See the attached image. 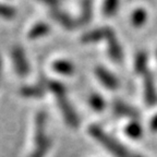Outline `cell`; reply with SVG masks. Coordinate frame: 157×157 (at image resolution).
<instances>
[{
  "label": "cell",
  "instance_id": "obj_1",
  "mask_svg": "<svg viewBox=\"0 0 157 157\" xmlns=\"http://www.w3.org/2000/svg\"><path fill=\"white\" fill-rule=\"evenodd\" d=\"M88 134L98 142L107 152L110 153L115 157H133L134 153L130 152L128 147L121 142L111 136L109 133L104 131L101 127L97 124H92L88 127Z\"/></svg>",
  "mask_w": 157,
  "mask_h": 157
},
{
  "label": "cell",
  "instance_id": "obj_2",
  "mask_svg": "<svg viewBox=\"0 0 157 157\" xmlns=\"http://www.w3.org/2000/svg\"><path fill=\"white\" fill-rule=\"evenodd\" d=\"M52 95L55 96L57 106H58L59 110L61 113L64 122L70 128H73V129H76V128L80 127V117L76 113L71 101H69L68 96H67L66 87L64 86L60 87L58 91H55L52 93Z\"/></svg>",
  "mask_w": 157,
  "mask_h": 157
},
{
  "label": "cell",
  "instance_id": "obj_3",
  "mask_svg": "<svg viewBox=\"0 0 157 157\" xmlns=\"http://www.w3.org/2000/svg\"><path fill=\"white\" fill-rule=\"evenodd\" d=\"M11 59L12 64L14 68V71L20 76H25L29 73V62L25 55L24 49L19 45H15L11 49Z\"/></svg>",
  "mask_w": 157,
  "mask_h": 157
},
{
  "label": "cell",
  "instance_id": "obj_4",
  "mask_svg": "<svg viewBox=\"0 0 157 157\" xmlns=\"http://www.w3.org/2000/svg\"><path fill=\"white\" fill-rule=\"evenodd\" d=\"M105 40L107 43V50L108 55L113 60L116 62H120L123 59V50L121 44L118 39L117 35H116L115 31L110 27L107 26L106 29V37Z\"/></svg>",
  "mask_w": 157,
  "mask_h": 157
},
{
  "label": "cell",
  "instance_id": "obj_5",
  "mask_svg": "<svg viewBox=\"0 0 157 157\" xmlns=\"http://www.w3.org/2000/svg\"><path fill=\"white\" fill-rule=\"evenodd\" d=\"M143 94L144 101L147 106H154L157 103V90L155 81L151 72L148 71L143 75Z\"/></svg>",
  "mask_w": 157,
  "mask_h": 157
},
{
  "label": "cell",
  "instance_id": "obj_6",
  "mask_svg": "<svg viewBox=\"0 0 157 157\" xmlns=\"http://www.w3.org/2000/svg\"><path fill=\"white\" fill-rule=\"evenodd\" d=\"M49 12H50L52 20H55L63 29H68V31H72V29L78 27V20H74L71 15H69L68 13L64 12L63 10H61L59 7L49 9Z\"/></svg>",
  "mask_w": 157,
  "mask_h": 157
},
{
  "label": "cell",
  "instance_id": "obj_7",
  "mask_svg": "<svg viewBox=\"0 0 157 157\" xmlns=\"http://www.w3.org/2000/svg\"><path fill=\"white\" fill-rule=\"evenodd\" d=\"M46 125H47V115L45 111L39 110L36 113L34 118V144L46 140Z\"/></svg>",
  "mask_w": 157,
  "mask_h": 157
},
{
  "label": "cell",
  "instance_id": "obj_8",
  "mask_svg": "<svg viewBox=\"0 0 157 157\" xmlns=\"http://www.w3.org/2000/svg\"><path fill=\"white\" fill-rule=\"evenodd\" d=\"M95 75L97 76L98 81L101 82L105 87L109 90H117L119 86V81H118L117 76L113 73H111L107 68L101 66H98L94 70Z\"/></svg>",
  "mask_w": 157,
  "mask_h": 157
},
{
  "label": "cell",
  "instance_id": "obj_9",
  "mask_svg": "<svg viewBox=\"0 0 157 157\" xmlns=\"http://www.w3.org/2000/svg\"><path fill=\"white\" fill-rule=\"evenodd\" d=\"M113 109L117 115L130 118L131 120H137V118H139V113H137L136 109L122 101H113Z\"/></svg>",
  "mask_w": 157,
  "mask_h": 157
},
{
  "label": "cell",
  "instance_id": "obj_10",
  "mask_svg": "<svg viewBox=\"0 0 157 157\" xmlns=\"http://www.w3.org/2000/svg\"><path fill=\"white\" fill-rule=\"evenodd\" d=\"M46 87L42 83L39 84H32V85H24L20 88V95L25 98H42L46 93Z\"/></svg>",
  "mask_w": 157,
  "mask_h": 157
},
{
  "label": "cell",
  "instance_id": "obj_11",
  "mask_svg": "<svg viewBox=\"0 0 157 157\" xmlns=\"http://www.w3.org/2000/svg\"><path fill=\"white\" fill-rule=\"evenodd\" d=\"M106 29H107V26L90 29V31L82 34L81 42L85 43V44H91V43H96L99 42V40H103L106 37Z\"/></svg>",
  "mask_w": 157,
  "mask_h": 157
},
{
  "label": "cell",
  "instance_id": "obj_12",
  "mask_svg": "<svg viewBox=\"0 0 157 157\" xmlns=\"http://www.w3.org/2000/svg\"><path fill=\"white\" fill-rule=\"evenodd\" d=\"M50 32V26L45 22H37L29 27L26 33V37L29 39H37L43 36H46Z\"/></svg>",
  "mask_w": 157,
  "mask_h": 157
},
{
  "label": "cell",
  "instance_id": "obj_13",
  "mask_svg": "<svg viewBox=\"0 0 157 157\" xmlns=\"http://www.w3.org/2000/svg\"><path fill=\"white\" fill-rule=\"evenodd\" d=\"M54 71L63 75H70L74 72V64L67 59H57L52 63Z\"/></svg>",
  "mask_w": 157,
  "mask_h": 157
},
{
  "label": "cell",
  "instance_id": "obj_14",
  "mask_svg": "<svg viewBox=\"0 0 157 157\" xmlns=\"http://www.w3.org/2000/svg\"><path fill=\"white\" fill-rule=\"evenodd\" d=\"M81 6V12L78 19V25H85L91 22L92 17H93V7H92L91 1H82L80 3Z\"/></svg>",
  "mask_w": 157,
  "mask_h": 157
},
{
  "label": "cell",
  "instance_id": "obj_15",
  "mask_svg": "<svg viewBox=\"0 0 157 157\" xmlns=\"http://www.w3.org/2000/svg\"><path fill=\"white\" fill-rule=\"evenodd\" d=\"M134 70L136 73L144 75L148 72V58L144 52H139L134 58Z\"/></svg>",
  "mask_w": 157,
  "mask_h": 157
},
{
  "label": "cell",
  "instance_id": "obj_16",
  "mask_svg": "<svg viewBox=\"0 0 157 157\" xmlns=\"http://www.w3.org/2000/svg\"><path fill=\"white\" fill-rule=\"evenodd\" d=\"M50 146H52V140L48 136L46 140L34 144V148L29 154V157H46L47 153L50 150Z\"/></svg>",
  "mask_w": 157,
  "mask_h": 157
},
{
  "label": "cell",
  "instance_id": "obj_17",
  "mask_svg": "<svg viewBox=\"0 0 157 157\" xmlns=\"http://www.w3.org/2000/svg\"><path fill=\"white\" fill-rule=\"evenodd\" d=\"M124 132L131 139H140L143 134V128L141 125V123L137 120H131L124 127Z\"/></svg>",
  "mask_w": 157,
  "mask_h": 157
},
{
  "label": "cell",
  "instance_id": "obj_18",
  "mask_svg": "<svg viewBox=\"0 0 157 157\" xmlns=\"http://www.w3.org/2000/svg\"><path fill=\"white\" fill-rule=\"evenodd\" d=\"M147 19V12L143 8H137L134 12L132 13V17H131V22L132 25L135 27L142 26L145 23Z\"/></svg>",
  "mask_w": 157,
  "mask_h": 157
},
{
  "label": "cell",
  "instance_id": "obj_19",
  "mask_svg": "<svg viewBox=\"0 0 157 157\" xmlns=\"http://www.w3.org/2000/svg\"><path fill=\"white\" fill-rule=\"evenodd\" d=\"M88 103H90V106L96 111L104 110V108L106 107L105 99L99 94H92L88 98Z\"/></svg>",
  "mask_w": 157,
  "mask_h": 157
},
{
  "label": "cell",
  "instance_id": "obj_20",
  "mask_svg": "<svg viewBox=\"0 0 157 157\" xmlns=\"http://www.w3.org/2000/svg\"><path fill=\"white\" fill-rule=\"evenodd\" d=\"M118 7H119V2L116 0H108L103 3L101 7V11L106 17H111L117 12Z\"/></svg>",
  "mask_w": 157,
  "mask_h": 157
},
{
  "label": "cell",
  "instance_id": "obj_21",
  "mask_svg": "<svg viewBox=\"0 0 157 157\" xmlns=\"http://www.w3.org/2000/svg\"><path fill=\"white\" fill-rule=\"evenodd\" d=\"M17 15V10L14 7L6 3H0V17L3 19L11 20Z\"/></svg>",
  "mask_w": 157,
  "mask_h": 157
},
{
  "label": "cell",
  "instance_id": "obj_22",
  "mask_svg": "<svg viewBox=\"0 0 157 157\" xmlns=\"http://www.w3.org/2000/svg\"><path fill=\"white\" fill-rule=\"evenodd\" d=\"M150 129H151V131H152V132H154V133L157 132V113L152 118V119H151Z\"/></svg>",
  "mask_w": 157,
  "mask_h": 157
},
{
  "label": "cell",
  "instance_id": "obj_23",
  "mask_svg": "<svg viewBox=\"0 0 157 157\" xmlns=\"http://www.w3.org/2000/svg\"><path fill=\"white\" fill-rule=\"evenodd\" d=\"M1 73H2V61H1V58H0V78H1Z\"/></svg>",
  "mask_w": 157,
  "mask_h": 157
},
{
  "label": "cell",
  "instance_id": "obj_24",
  "mask_svg": "<svg viewBox=\"0 0 157 157\" xmlns=\"http://www.w3.org/2000/svg\"><path fill=\"white\" fill-rule=\"evenodd\" d=\"M133 157H143V156H142V155H140V154H136V153H134Z\"/></svg>",
  "mask_w": 157,
  "mask_h": 157
}]
</instances>
